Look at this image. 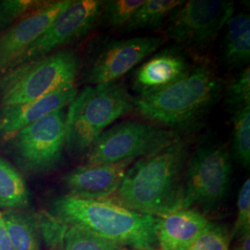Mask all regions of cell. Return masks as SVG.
Masks as SVG:
<instances>
[{
	"mask_svg": "<svg viewBox=\"0 0 250 250\" xmlns=\"http://www.w3.org/2000/svg\"><path fill=\"white\" fill-rule=\"evenodd\" d=\"M103 4L102 0H72L45 33L9 69L44 58L79 41L99 22Z\"/></svg>",
	"mask_w": 250,
	"mask_h": 250,
	"instance_id": "8fae6325",
	"label": "cell"
},
{
	"mask_svg": "<svg viewBox=\"0 0 250 250\" xmlns=\"http://www.w3.org/2000/svg\"><path fill=\"white\" fill-rule=\"evenodd\" d=\"M124 247L77 226H69L62 250H123Z\"/></svg>",
	"mask_w": 250,
	"mask_h": 250,
	"instance_id": "7402d4cb",
	"label": "cell"
},
{
	"mask_svg": "<svg viewBox=\"0 0 250 250\" xmlns=\"http://www.w3.org/2000/svg\"><path fill=\"white\" fill-rule=\"evenodd\" d=\"M231 235L218 224L208 223L205 229L184 250H230Z\"/></svg>",
	"mask_w": 250,
	"mask_h": 250,
	"instance_id": "d4e9b609",
	"label": "cell"
},
{
	"mask_svg": "<svg viewBox=\"0 0 250 250\" xmlns=\"http://www.w3.org/2000/svg\"><path fill=\"white\" fill-rule=\"evenodd\" d=\"M51 214L102 238L135 250H158L159 217L145 214L110 201L62 196L51 204Z\"/></svg>",
	"mask_w": 250,
	"mask_h": 250,
	"instance_id": "7a4b0ae2",
	"label": "cell"
},
{
	"mask_svg": "<svg viewBox=\"0 0 250 250\" xmlns=\"http://www.w3.org/2000/svg\"><path fill=\"white\" fill-rule=\"evenodd\" d=\"M250 231V180L247 179L238 193L237 216L232 232V237L240 236Z\"/></svg>",
	"mask_w": 250,
	"mask_h": 250,
	"instance_id": "83f0119b",
	"label": "cell"
},
{
	"mask_svg": "<svg viewBox=\"0 0 250 250\" xmlns=\"http://www.w3.org/2000/svg\"><path fill=\"white\" fill-rule=\"evenodd\" d=\"M39 233L42 234L45 244L50 248L62 246L63 239L69 225L64 224L55 216L42 212L36 215Z\"/></svg>",
	"mask_w": 250,
	"mask_h": 250,
	"instance_id": "4316f807",
	"label": "cell"
},
{
	"mask_svg": "<svg viewBox=\"0 0 250 250\" xmlns=\"http://www.w3.org/2000/svg\"><path fill=\"white\" fill-rule=\"evenodd\" d=\"M77 94L78 90L74 83L27 103L0 107V134L12 136L37 120L69 106Z\"/></svg>",
	"mask_w": 250,
	"mask_h": 250,
	"instance_id": "9a60e30c",
	"label": "cell"
},
{
	"mask_svg": "<svg viewBox=\"0 0 250 250\" xmlns=\"http://www.w3.org/2000/svg\"><path fill=\"white\" fill-rule=\"evenodd\" d=\"M205 216L192 208H181L159 218L157 237L161 250H184L208 224Z\"/></svg>",
	"mask_w": 250,
	"mask_h": 250,
	"instance_id": "2e32d148",
	"label": "cell"
},
{
	"mask_svg": "<svg viewBox=\"0 0 250 250\" xmlns=\"http://www.w3.org/2000/svg\"><path fill=\"white\" fill-rule=\"evenodd\" d=\"M224 58L232 69L246 68L250 61V17L249 13L232 14L225 24Z\"/></svg>",
	"mask_w": 250,
	"mask_h": 250,
	"instance_id": "e0dca14e",
	"label": "cell"
},
{
	"mask_svg": "<svg viewBox=\"0 0 250 250\" xmlns=\"http://www.w3.org/2000/svg\"><path fill=\"white\" fill-rule=\"evenodd\" d=\"M184 2L179 0H145L143 4L136 9L132 18L120 31L123 33H132L158 28Z\"/></svg>",
	"mask_w": 250,
	"mask_h": 250,
	"instance_id": "ffe728a7",
	"label": "cell"
},
{
	"mask_svg": "<svg viewBox=\"0 0 250 250\" xmlns=\"http://www.w3.org/2000/svg\"><path fill=\"white\" fill-rule=\"evenodd\" d=\"M10 137L12 151L27 170H54L62 161L66 145L65 109L45 115Z\"/></svg>",
	"mask_w": 250,
	"mask_h": 250,
	"instance_id": "9c48e42d",
	"label": "cell"
},
{
	"mask_svg": "<svg viewBox=\"0 0 250 250\" xmlns=\"http://www.w3.org/2000/svg\"><path fill=\"white\" fill-rule=\"evenodd\" d=\"M80 69V58L72 50H59L9 69L0 78V107L27 103L74 83Z\"/></svg>",
	"mask_w": 250,
	"mask_h": 250,
	"instance_id": "5b68a950",
	"label": "cell"
},
{
	"mask_svg": "<svg viewBox=\"0 0 250 250\" xmlns=\"http://www.w3.org/2000/svg\"><path fill=\"white\" fill-rule=\"evenodd\" d=\"M30 202L26 183L9 161L0 156V208L21 210Z\"/></svg>",
	"mask_w": 250,
	"mask_h": 250,
	"instance_id": "ac0fdd59",
	"label": "cell"
},
{
	"mask_svg": "<svg viewBox=\"0 0 250 250\" xmlns=\"http://www.w3.org/2000/svg\"></svg>",
	"mask_w": 250,
	"mask_h": 250,
	"instance_id": "4dcf8cb0",
	"label": "cell"
},
{
	"mask_svg": "<svg viewBox=\"0 0 250 250\" xmlns=\"http://www.w3.org/2000/svg\"><path fill=\"white\" fill-rule=\"evenodd\" d=\"M189 155L190 143L178 138L140 158L126 170L117 190L120 205L159 218L183 208L184 172Z\"/></svg>",
	"mask_w": 250,
	"mask_h": 250,
	"instance_id": "6da1fadb",
	"label": "cell"
},
{
	"mask_svg": "<svg viewBox=\"0 0 250 250\" xmlns=\"http://www.w3.org/2000/svg\"><path fill=\"white\" fill-rule=\"evenodd\" d=\"M71 3L60 0L42 4L0 34V74L9 70Z\"/></svg>",
	"mask_w": 250,
	"mask_h": 250,
	"instance_id": "7c38bea8",
	"label": "cell"
},
{
	"mask_svg": "<svg viewBox=\"0 0 250 250\" xmlns=\"http://www.w3.org/2000/svg\"><path fill=\"white\" fill-rule=\"evenodd\" d=\"M40 5L33 0H0V34Z\"/></svg>",
	"mask_w": 250,
	"mask_h": 250,
	"instance_id": "484cf974",
	"label": "cell"
},
{
	"mask_svg": "<svg viewBox=\"0 0 250 250\" xmlns=\"http://www.w3.org/2000/svg\"><path fill=\"white\" fill-rule=\"evenodd\" d=\"M0 250H14L6 224L3 220L2 212H0Z\"/></svg>",
	"mask_w": 250,
	"mask_h": 250,
	"instance_id": "f1b7e54d",
	"label": "cell"
},
{
	"mask_svg": "<svg viewBox=\"0 0 250 250\" xmlns=\"http://www.w3.org/2000/svg\"><path fill=\"white\" fill-rule=\"evenodd\" d=\"M232 250H250V231L238 236V241Z\"/></svg>",
	"mask_w": 250,
	"mask_h": 250,
	"instance_id": "f546056e",
	"label": "cell"
},
{
	"mask_svg": "<svg viewBox=\"0 0 250 250\" xmlns=\"http://www.w3.org/2000/svg\"><path fill=\"white\" fill-rule=\"evenodd\" d=\"M132 160L103 165H83L68 172L63 184L69 196L101 200L116 193Z\"/></svg>",
	"mask_w": 250,
	"mask_h": 250,
	"instance_id": "4fadbf2b",
	"label": "cell"
},
{
	"mask_svg": "<svg viewBox=\"0 0 250 250\" xmlns=\"http://www.w3.org/2000/svg\"><path fill=\"white\" fill-rule=\"evenodd\" d=\"M190 69L188 57L181 47H167L153 55L135 70L133 88L138 97L150 95L180 80Z\"/></svg>",
	"mask_w": 250,
	"mask_h": 250,
	"instance_id": "5bb4252c",
	"label": "cell"
},
{
	"mask_svg": "<svg viewBox=\"0 0 250 250\" xmlns=\"http://www.w3.org/2000/svg\"><path fill=\"white\" fill-rule=\"evenodd\" d=\"M232 153L244 168L250 164V105L232 113Z\"/></svg>",
	"mask_w": 250,
	"mask_h": 250,
	"instance_id": "44dd1931",
	"label": "cell"
},
{
	"mask_svg": "<svg viewBox=\"0 0 250 250\" xmlns=\"http://www.w3.org/2000/svg\"><path fill=\"white\" fill-rule=\"evenodd\" d=\"M2 216L14 250H40L36 216L22 210H5Z\"/></svg>",
	"mask_w": 250,
	"mask_h": 250,
	"instance_id": "d6986e66",
	"label": "cell"
},
{
	"mask_svg": "<svg viewBox=\"0 0 250 250\" xmlns=\"http://www.w3.org/2000/svg\"><path fill=\"white\" fill-rule=\"evenodd\" d=\"M134 103L119 82L85 86L66 113L65 149L76 156L87 154L108 125L134 109Z\"/></svg>",
	"mask_w": 250,
	"mask_h": 250,
	"instance_id": "277c9868",
	"label": "cell"
},
{
	"mask_svg": "<svg viewBox=\"0 0 250 250\" xmlns=\"http://www.w3.org/2000/svg\"><path fill=\"white\" fill-rule=\"evenodd\" d=\"M232 175L231 156L225 145L205 140L189 159L184 182L183 208H216L227 196Z\"/></svg>",
	"mask_w": 250,
	"mask_h": 250,
	"instance_id": "8992f818",
	"label": "cell"
},
{
	"mask_svg": "<svg viewBox=\"0 0 250 250\" xmlns=\"http://www.w3.org/2000/svg\"><path fill=\"white\" fill-rule=\"evenodd\" d=\"M222 83L208 63L191 67L168 87L134 99V109L145 119L176 133L197 125L218 101Z\"/></svg>",
	"mask_w": 250,
	"mask_h": 250,
	"instance_id": "3957f363",
	"label": "cell"
},
{
	"mask_svg": "<svg viewBox=\"0 0 250 250\" xmlns=\"http://www.w3.org/2000/svg\"><path fill=\"white\" fill-rule=\"evenodd\" d=\"M180 138L178 134L157 125L126 121L105 130L86 154V165L111 164L143 158Z\"/></svg>",
	"mask_w": 250,
	"mask_h": 250,
	"instance_id": "52a82bcc",
	"label": "cell"
},
{
	"mask_svg": "<svg viewBox=\"0 0 250 250\" xmlns=\"http://www.w3.org/2000/svg\"><path fill=\"white\" fill-rule=\"evenodd\" d=\"M233 12L232 1H185L170 13L166 34L182 46L203 50L214 41Z\"/></svg>",
	"mask_w": 250,
	"mask_h": 250,
	"instance_id": "ba28073f",
	"label": "cell"
},
{
	"mask_svg": "<svg viewBox=\"0 0 250 250\" xmlns=\"http://www.w3.org/2000/svg\"><path fill=\"white\" fill-rule=\"evenodd\" d=\"M225 104L233 113L250 105V66L243 69L240 73L228 84L225 96Z\"/></svg>",
	"mask_w": 250,
	"mask_h": 250,
	"instance_id": "cb8c5ba5",
	"label": "cell"
},
{
	"mask_svg": "<svg viewBox=\"0 0 250 250\" xmlns=\"http://www.w3.org/2000/svg\"><path fill=\"white\" fill-rule=\"evenodd\" d=\"M159 36L99 40L90 55L84 81L90 85L117 82L164 44Z\"/></svg>",
	"mask_w": 250,
	"mask_h": 250,
	"instance_id": "30bf717a",
	"label": "cell"
},
{
	"mask_svg": "<svg viewBox=\"0 0 250 250\" xmlns=\"http://www.w3.org/2000/svg\"><path fill=\"white\" fill-rule=\"evenodd\" d=\"M145 0H109L104 1L99 21L104 27L121 30L132 18Z\"/></svg>",
	"mask_w": 250,
	"mask_h": 250,
	"instance_id": "603a6c76",
	"label": "cell"
}]
</instances>
